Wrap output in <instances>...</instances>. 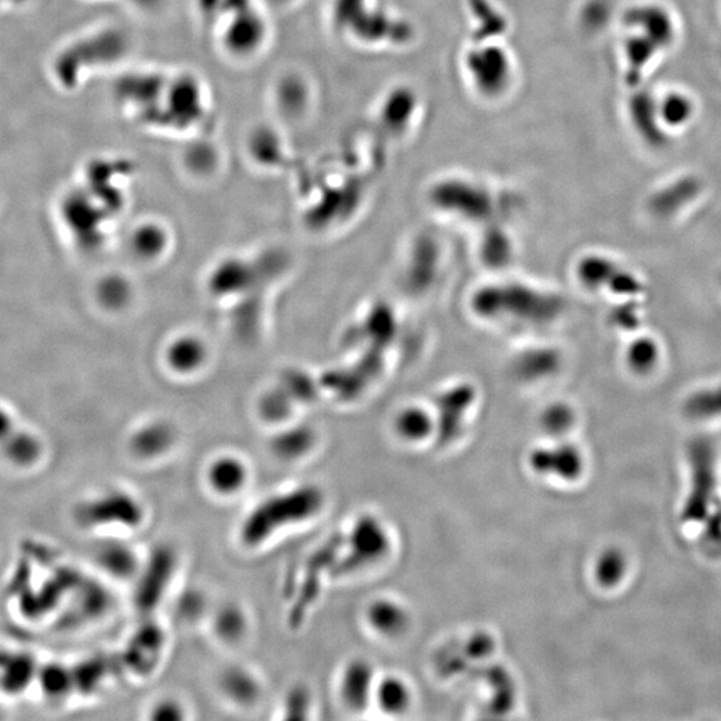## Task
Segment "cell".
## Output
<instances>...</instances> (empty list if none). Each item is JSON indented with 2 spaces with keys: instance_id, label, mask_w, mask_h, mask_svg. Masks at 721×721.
I'll return each instance as SVG.
<instances>
[{
  "instance_id": "obj_12",
  "label": "cell",
  "mask_w": 721,
  "mask_h": 721,
  "mask_svg": "<svg viewBox=\"0 0 721 721\" xmlns=\"http://www.w3.org/2000/svg\"><path fill=\"white\" fill-rule=\"evenodd\" d=\"M367 620L373 631L387 638L400 637L409 625L405 608L389 599H377L370 603Z\"/></svg>"
},
{
  "instance_id": "obj_15",
  "label": "cell",
  "mask_w": 721,
  "mask_h": 721,
  "mask_svg": "<svg viewBox=\"0 0 721 721\" xmlns=\"http://www.w3.org/2000/svg\"><path fill=\"white\" fill-rule=\"evenodd\" d=\"M313 434L307 429H290L271 442V452L283 462L300 461L312 451Z\"/></svg>"
},
{
  "instance_id": "obj_20",
  "label": "cell",
  "mask_w": 721,
  "mask_h": 721,
  "mask_svg": "<svg viewBox=\"0 0 721 721\" xmlns=\"http://www.w3.org/2000/svg\"><path fill=\"white\" fill-rule=\"evenodd\" d=\"M17 430L16 421L8 410L0 409V447L8 441Z\"/></svg>"
},
{
  "instance_id": "obj_6",
  "label": "cell",
  "mask_w": 721,
  "mask_h": 721,
  "mask_svg": "<svg viewBox=\"0 0 721 721\" xmlns=\"http://www.w3.org/2000/svg\"><path fill=\"white\" fill-rule=\"evenodd\" d=\"M167 650V637L158 624H143L131 634L123 659L126 667L138 677H148L157 670Z\"/></svg>"
},
{
  "instance_id": "obj_9",
  "label": "cell",
  "mask_w": 721,
  "mask_h": 721,
  "mask_svg": "<svg viewBox=\"0 0 721 721\" xmlns=\"http://www.w3.org/2000/svg\"><path fill=\"white\" fill-rule=\"evenodd\" d=\"M97 561L102 571L118 580H134L142 561L136 549L122 540H110L99 549Z\"/></svg>"
},
{
  "instance_id": "obj_17",
  "label": "cell",
  "mask_w": 721,
  "mask_h": 721,
  "mask_svg": "<svg viewBox=\"0 0 721 721\" xmlns=\"http://www.w3.org/2000/svg\"><path fill=\"white\" fill-rule=\"evenodd\" d=\"M148 719L154 721H180L188 719L187 707L176 698H163L150 707Z\"/></svg>"
},
{
  "instance_id": "obj_21",
  "label": "cell",
  "mask_w": 721,
  "mask_h": 721,
  "mask_svg": "<svg viewBox=\"0 0 721 721\" xmlns=\"http://www.w3.org/2000/svg\"><path fill=\"white\" fill-rule=\"evenodd\" d=\"M8 2H23V0H8Z\"/></svg>"
},
{
  "instance_id": "obj_13",
  "label": "cell",
  "mask_w": 721,
  "mask_h": 721,
  "mask_svg": "<svg viewBox=\"0 0 721 721\" xmlns=\"http://www.w3.org/2000/svg\"><path fill=\"white\" fill-rule=\"evenodd\" d=\"M217 638L224 644H237L247 637L249 619L240 605L227 604L217 611L213 621Z\"/></svg>"
},
{
  "instance_id": "obj_2",
  "label": "cell",
  "mask_w": 721,
  "mask_h": 721,
  "mask_svg": "<svg viewBox=\"0 0 721 721\" xmlns=\"http://www.w3.org/2000/svg\"><path fill=\"white\" fill-rule=\"evenodd\" d=\"M79 521L97 531L131 532L143 525L147 509L128 489L114 488L92 495L79 508Z\"/></svg>"
},
{
  "instance_id": "obj_11",
  "label": "cell",
  "mask_w": 721,
  "mask_h": 721,
  "mask_svg": "<svg viewBox=\"0 0 721 721\" xmlns=\"http://www.w3.org/2000/svg\"><path fill=\"white\" fill-rule=\"evenodd\" d=\"M173 445L174 433L163 423H153L137 430L129 442L132 458L143 462L164 458Z\"/></svg>"
},
{
  "instance_id": "obj_8",
  "label": "cell",
  "mask_w": 721,
  "mask_h": 721,
  "mask_svg": "<svg viewBox=\"0 0 721 721\" xmlns=\"http://www.w3.org/2000/svg\"><path fill=\"white\" fill-rule=\"evenodd\" d=\"M529 465L541 478L573 481L583 471V460L573 447L538 448L529 458Z\"/></svg>"
},
{
  "instance_id": "obj_18",
  "label": "cell",
  "mask_w": 721,
  "mask_h": 721,
  "mask_svg": "<svg viewBox=\"0 0 721 721\" xmlns=\"http://www.w3.org/2000/svg\"><path fill=\"white\" fill-rule=\"evenodd\" d=\"M621 571H623V561L617 552H607L601 555L597 567V575L601 584L617 583Z\"/></svg>"
},
{
  "instance_id": "obj_5",
  "label": "cell",
  "mask_w": 721,
  "mask_h": 721,
  "mask_svg": "<svg viewBox=\"0 0 721 721\" xmlns=\"http://www.w3.org/2000/svg\"><path fill=\"white\" fill-rule=\"evenodd\" d=\"M251 468L247 460L234 453L216 455L203 471V482L217 499L231 500L247 491Z\"/></svg>"
},
{
  "instance_id": "obj_4",
  "label": "cell",
  "mask_w": 721,
  "mask_h": 721,
  "mask_svg": "<svg viewBox=\"0 0 721 721\" xmlns=\"http://www.w3.org/2000/svg\"><path fill=\"white\" fill-rule=\"evenodd\" d=\"M156 551V549H154ZM176 558L168 548L157 549L143 559L137 574L136 604L144 613L156 610L173 580Z\"/></svg>"
},
{
  "instance_id": "obj_14",
  "label": "cell",
  "mask_w": 721,
  "mask_h": 721,
  "mask_svg": "<svg viewBox=\"0 0 721 721\" xmlns=\"http://www.w3.org/2000/svg\"><path fill=\"white\" fill-rule=\"evenodd\" d=\"M373 699L383 712L400 714L408 710L412 692L401 678L387 677L377 681Z\"/></svg>"
},
{
  "instance_id": "obj_16",
  "label": "cell",
  "mask_w": 721,
  "mask_h": 721,
  "mask_svg": "<svg viewBox=\"0 0 721 721\" xmlns=\"http://www.w3.org/2000/svg\"><path fill=\"white\" fill-rule=\"evenodd\" d=\"M312 704V698L307 688L296 687L283 700L282 712L284 719H307Z\"/></svg>"
},
{
  "instance_id": "obj_3",
  "label": "cell",
  "mask_w": 721,
  "mask_h": 721,
  "mask_svg": "<svg viewBox=\"0 0 721 721\" xmlns=\"http://www.w3.org/2000/svg\"><path fill=\"white\" fill-rule=\"evenodd\" d=\"M346 545L347 553L337 559L332 569L334 575L359 571L385 558L390 549V538L380 519L372 514H362L350 529Z\"/></svg>"
},
{
  "instance_id": "obj_1",
  "label": "cell",
  "mask_w": 721,
  "mask_h": 721,
  "mask_svg": "<svg viewBox=\"0 0 721 721\" xmlns=\"http://www.w3.org/2000/svg\"><path fill=\"white\" fill-rule=\"evenodd\" d=\"M326 504V492L312 482H302L264 495L240 521L238 541L250 552L260 551L281 535L314 521Z\"/></svg>"
},
{
  "instance_id": "obj_19",
  "label": "cell",
  "mask_w": 721,
  "mask_h": 721,
  "mask_svg": "<svg viewBox=\"0 0 721 721\" xmlns=\"http://www.w3.org/2000/svg\"><path fill=\"white\" fill-rule=\"evenodd\" d=\"M399 430L403 438L420 440L425 438L429 432V421L425 415L420 413H408L400 419Z\"/></svg>"
},
{
  "instance_id": "obj_10",
  "label": "cell",
  "mask_w": 721,
  "mask_h": 721,
  "mask_svg": "<svg viewBox=\"0 0 721 721\" xmlns=\"http://www.w3.org/2000/svg\"><path fill=\"white\" fill-rule=\"evenodd\" d=\"M218 681L223 697L236 705L251 707L261 698V680L247 667H228Z\"/></svg>"
},
{
  "instance_id": "obj_7",
  "label": "cell",
  "mask_w": 721,
  "mask_h": 721,
  "mask_svg": "<svg viewBox=\"0 0 721 721\" xmlns=\"http://www.w3.org/2000/svg\"><path fill=\"white\" fill-rule=\"evenodd\" d=\"M375 674L372 664L365 659L350 660L343 668L340 679V698L350 711L367 710L374 697Z\"/></svg>"
}]
</instances>
